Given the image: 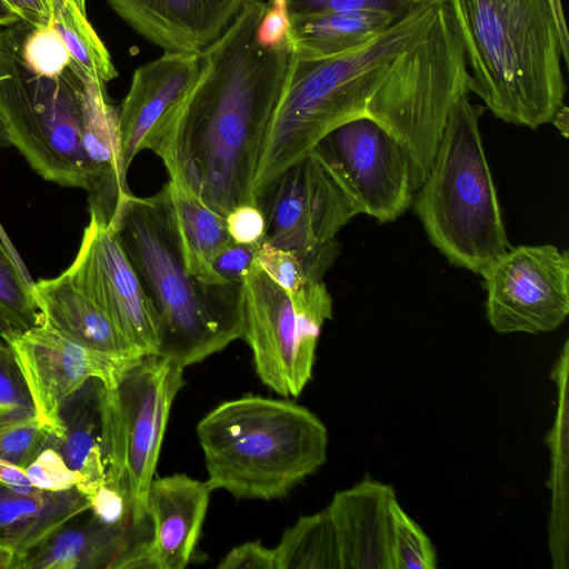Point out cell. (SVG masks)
Instances as JSON below:
<instances>
[{"mask_svg": "<svg viewBox=\"0 0 569 569\" xmlns=\"http://www.w3.org/2000/svg\"><path fill=\"white\" fill-rule=\"evenodd\" d=\"M468 86L466 57L447 0H420L346 53L291 58L262 141L253 203L323 137L356 118L381 124L412 161L430 156L451 108L469 93Z\"/></svg>", "mask_w": 569, "mask_h": 569, "instance_id": "obj_1", "label": "cell"}, {"mask_svg": "<svg viewBox=\"0 0 569 569\" xmlns=\"http://www.w3.org/2000/svg\"><path fill=\"white\" fill-rule=\"evenodd\" d=\"M266 7L262 0L248 1L200 52L197 79L144 144L162 160L169 179L224 217L253 203L262 141L292 58L288 43L268 49L257 42Z\"/></svg>", "mask_w": 569, "mask_h": 569, "instance_id": "obj_2", "label": "cell"}, {"mask_svg": "<svg viewBox=\"0 0 569 569\" xmlns=\"http://www.w3.org/2000/svg\"><path fill=\"white\" fill-rule=\"evenodd\" d=\"M469 71V92L492 114L537 129L565 104L569 36L551 0H447Z\"/></svg>", "mask_w": 569, "mask_h": 569, "instance_id": "obj_3", "label": "cell"}, {"mask_svg": "<svg viewBox=\"0 0 569 569\" xmlns=\"http://www.w3.org/2000/svg\"><path fill=\"white\" fill-rule=\"evenodd\" d=\"M108 223L158 312L159 356L186 368L242 338L241 284H203L186 270L160 191L127 194Z\"/></svg>", "mask_w": 569, "mask_h": 569, "instance_id": "obj_4", "label": "cell"}, {"mask_svg": "<svg viewBox=\"0 0 569 569\" xmlns=\"http://www.w3.org/2000/svg\"><path fill=\"white\" fill-rule=\"evenodd\" d=\"M196 430L206 482L238 499L283 498L327 460L326 426L289 399L248 395L228 400Z\"/></svg>", "mask_w": 569, "mask_h": 569, "instance_id": "obj_5", "label": "cell"}, {"mask_svg": "<svg viewBox=\"0 0 569 569\" xmlns=\"http://www.w3.org/2000/svg\"><path fill=\"white\" fill-rule=\"evenodd\" d=\"M482 111L468 94L456 101L412 200L429 241L476 274L511 247L482 146Z\"/></svg>", "mask_w": 569, "mask_h": 569, "instance_id": "obj_6", "label": "cell"}, {"mask_svg": "<svg viewBox=\"0 0 569 569\" xmlns=\"http://www.w3.org/2000/svg\"><path fill=\"white\" fill-rule=\"evenodd\" d=\"M28 24L0 29V119L11 147L40 177L90 194L97 176L82 142L84 73L73 61L58 74L33 69L22 48Z\"/></svg>", "mask_w": 569, "mask_h": 569, "instance_id": "obj_7", "label": "cell"}, {"mask_svg": "<svg viewBox=\"0 0 569 569\" xmlns=\"http://www.w3.org/2000/svg\"><path fill=\"white\" fill-rule=\"evenodd\" d=\"M183 367L159 355L137 358L99 393L106 485L126 499L131 527L148 523L146 499Z\"/></svg>", "mask_w": 569, "mask_h": 569, "instance_id": "obj_8", "label": "cell"}, {"mask_svg": "<svg viewBox=\"0 0 569 569\" xmlns=\"http://www.w3.org/2000/svg\"><path fill=\"white\" fill-rule=\"evenodd\" d=\"M243 335L261 382L298 397L312 377L316 350L332 299L322 280L290 296L252 262L241 284Z\"/></svg>", "mask_w": 569, "mask_h": 569, "instance_id": "obj_9", "label": "cell"}, {"mask_svg": "<svg viewBox=\"0 0 569 569\" xmlns=\"http://www.w3.org/2000/svg\"><path fill=\"white\" fill-rule=\"evenodd\" d=\"M256 206L266 219L264 240L295 253L312 280H322L339 253L338 232L360 214L316 148L282 171Z\"/></svg>", "mask_w": 569, "mask_h": 569, "instance_id": "obj_10", "label": "cell"}, {"mask_svg": "<svg viewBox=\"0 0 569 569\" xmlns=\"http://www.w3.org/2000/svg\"><path fill=\"white\" fill-rule=\"evenodd\" d=\"M499 333L556 330L569 315V257L553 244L510 247L480 273Z\"/></svg>", "mask_w": 569, "mask_h": 569, "instance_id": "obj_11", "label": "cell"}, {"mask_svg": "<svg viewBox=\"0 0 569 569\" xmlns=\"http://www.w3.org/2000/svg\"><path fill=\"white\" fill-rule=\"evenodd\" d=\"M365 213L385 223L412 203L411 162L399 141L369 117L349 120L315 147Z\"/></svg>", "mask_w": 569, "mask_h": 569, "instance_id": "obj_12", "label": "cell"}, {"mask_svg": "<svg viewBox=\"0 0 569 569\" xmlns=\"http://www.w3.org/2000/svg\"><path fill=\"white\" fill-rule=\"evenodd\" d=\"M89 212L77 256L64 272L139 355H158L160 321L156 307L107 219L96 209Z\"/></svg>", "mask_w": 569, "mask_h": 569, "instance_id": "obj_13", "label": "cell"}, {"mask_svg": "<svg viewBox=\"0 0 569 569\" xmlns=\"http://www.w3.org/2000/svg\"><path fill=\"white\" fill-rule=\"evenodd\" d=\"M0 337L12 349L36 415L52 437L49 446L60 441L64 435L60 408L71 393L92 378L99 379L106 387L114 385L136 360L89 348L43 318L39 325L23 332Z\"/></svg>", "mask_w": 569, "mask_h": 569, "instance_id": "obj_14", "label": "cell"}, {"mask_svg": "<svg viewBox=\"0 0 569 569\" xmlns=\"http://www.w3.org/2000/svg\"><path fill=\"white\" fill-rule=\"evenodd\" d=\"M250 0H107L137 33L164 52L200 53Z\"/></svg>", "mask_w": 569, "mask_h": 569, "instance_id": "obj_15", "label": "cell"}, {"mask_svg": "<svg viewBox=\"0 0 569 569\" xmlns=\"http://www.w3.org/2000/svg\"><path fill=\"white\" fill-rule=\"evenodd\" d=\"M211 489L184 473L153 478L146 499L147 569H183L199 541Z\"/></svg>", "mask_w": 569, "mask_h": 569, "instance_id": "obj_16", "label": "cell"}, {"mask_svg": "<svg viewBox=\"0 0 569 569\" xmlns=\"http://www.w3.org/2000/svg\"><path fill=\"white\" fill-rule=\"evenodd\" d=\"M396 501L391 486L368 478L333 496L326 509L336 528L341 569H393Z\"/></svg>", "mask_w": 569, "mask_h": 569, "instance_id": "obj_17", "label": "cell"}, {"mask_svg": "<svg viewBox=\"0 0 569 569\" xmlns=\"http://www.w3.org/2000/svg\"><path fill=\"white\" fill-rule=\"evenodd\" d=\"M200 53L164 52L133 72L119 111L122 160L128 171L144 150L147 137L164 113L194 82Z\"/></svg>", "mask_w": 569, "mask_h": 569, "instance_id": "obj_18", "label": "cell"}, {"mask_svg": "<svg viewBox=\"0 0 569 569\" xmlns=\"http://www.w3.org/2000/svg\"><path fill=\"white\" fill-rule=\"evenodd\" d=\"M82 142L97 176L89 208L109 220L122 198L131 193L123 166L119 111L110 102L106 83L83 74Z\"/></svg>", "mask_w": 569, "mask_h": 569, "instance_id": "obj_19", "label": "cell"}, {"mask_svg": "<svg viewBox=\"0 0 569 569\" xmlns=\"http://www.w3.org/2000/svg\"><path fill=\"white\" fill-rule=\"evenodd\" d=\"M89 509L88 498L77 488L20 493L0 483V551L10 556V569Z\"/></svg>", "mask_w": 569, "mask_h": 569, "instance_id": "obj_20", "label": "cell"}, {"mask_svg": "<svg viewBox=\"0 0 569 569\" xmlns=\"http://www.w3.org/2000/svg\"><path fill=\"white\" fill-rule=\"evenodd\" d=\"M160 193L186 270L203 284L229 283L212 266L216 257L233 242L226 217L178 181L169 179Z\"/></svg>", "mask_w": 569, "mask_h": 569, "instance_id": "obj_21", "label": "cell"}, {"mask_svg": "<svg viewBox=\"0 0 569 569\" xmlns=\"http://www.w3.org/2000/svg\"><path fill=\"white\" fill-rule=\"evenodd\" d=\"M32 291L42 318L94 350L124 359L141 357L109 317L63 271L33 281Z\"/></svg>", "mask_w": 569, "mask_h": 569, "instance_id": "obj_22", "label": "cell"}, {"mask_svg": "<svg viewBox=\"0 0 569 569\" xmlns=\"http://www.w3.org/2000/svg\"><path fill=\"white\" fill-rule=\"evenodd\" d=\"M80 516L22 557L16 569H113L130 542L131 526H108L90 510L88 518L79 521Z\"/></svg>", "mask_w": 569, "mask_h": 569, "instance_id": "obj_23", "label": "cell"}, {"mask_svg": "<svg viewBox=\"0 0 569 569\" xmlns=\"http://www.w3.org/2000/svg\"><path fill=\"white\" fill-rule=\"evenodd\" d=\"M397 19L382 11L332 12L291 19L288 46L292 58L318 60L357 49Z\"/></svg>", "mask_w": 569, "mask_h": 569, "instance_id": "obj_24", "label": "cell"}, {"mask_svg": "<svg viewBox=\"0 0 569 569\" xmlns=\"http://www.w3.org/2000/svg\"><path fill=\"white\" fill-rule=\"evenodd\" d=\"M102 382L92 378L71 393L61 405L64 435L52 446L84 482L77 489L86 497L106 482L101 448L99 393Z\"/></svg>", "mask_w": 569, "mask_h": 569, "instance_id": "obj_25", "label": "cell"}, {"mask_svg": "<svg viewBox=\"0 0 569 569\" xmlns=\"http://www.w3.org/2000/svg\"><path fill=\"white\" fill-rule=\"evenodd\" d=\"M568 342L558 358L552 379L558 387V410L553 428L548 435L551 470L550 490L552 511L550 517V552L555 567L566 568L567 563V425H568Z\"/></svg>", "mask_w": 569, "mask_h": 569, "instance_id": "obj_26", "label": "cell"}, {"mask_svg": "<svg viewBox=\"0 0 569 569\" xmlns=\"http://www.w3.org/2000/svg\"><path fill=\"white\" fill-rule=\"evenodd\" d=\"M278 569H341L335 525L327 509L301 516L274 548Z\"/></svg>", "mask_w": 569, "mask_h": 569, "instance_id": "obj_27", "label": "cell"}, {"mask_svg": "<svg viewBox=\"0 0 569 569\" xmlns=\"http://www.w3.org/2000/svg\"><path fill=\"white\" fill-rule=\"evenodd\" d=\"M51 24L71 60L89 78L107 83L118 77L109 50L74 0H53Z\"/></svg>", "mask_w": 569, "mask_h": 569, "instance_id": "obj_28", "label": "cell"}, {"mask_svg": "<svg viewBox=\"0 0 569 569\" xmlns=\"http://www.w3.org/2000/svg\"><path fill=\"white\" fill-rule=\"evenodd\" d=\"M32 283L0 240V335L23 332L42 321Z\"/></svg>", "mask_w": 569, "mask_h": 569, "instance_id": "obj_29", "label": "cell"}, {"mask_svg": "<svg viewBox=\"0 0 569 569\" xmlns=\"http://www.w3.org/2000/svg\"><path fill=\"white\" fill-rule=\"evenodd\" d=\"M34 409L0 407V459L26 468L51 441Z\"/></svg>", "mask_w": 569, "mask_h": 569, "instance_id": "obj_30", "label": "cell"}, {"mask_svg": "<svg viewBox=\"0 0 569 569\" xmlns=\"http://www.w3.org/2000/svg\"><path fill=\"white\" fill-rule=\"evenodd\" d=\"M393 513V569H433L435 547L422 528L396 501Z\"/></svg>", "mask_w": 569, "mask_h": 569, "instance_id": "obj_31", "label": "cell"}, {"mask_svg": "<svg viewBox=\"0 0 569 569\" xmlns=\"http://www.w3.org/2000/svg\"><path fill=\"white\" fill-rule=\"evenodd\" d=\"M22 48L29 64L42 73H61L72 62L61 37L52 24L48 27L28 24Z\"/></svg>", "mask_w": 569, "mask_h": 569, "instance_id": "obj_32", "label": "cell"}, {"mask_svg": "<svg viewBox=\"0 0 569 569\" xmlns=\"http://www.w3.org/2000/svg\"><path fill=\"white\" fill-rule=\"evenodd\" d=\"M254 260L262 271L290 296L303 290L312 280L299 258L266 240L257 246Z\"/></svg>", "mask_w": 569, "mask_h": 569, "instance_id": "obj_33", "label": "cell"}, {"mask_svg": "<svg viewBox=\"0 0 569 569\" xmlns=\"http://www.w3.org/2000/svg\"><path fill=\"white\" fill-rule=\"evenodd\" d=\"M290 19L332 12L371 10L401 18L420 0H284Z\"/></svg>", "mask_w": 569, "mask_h": 569, "instance_id": "obj_34", "label": "cell"}, {"mask_svg": "<svg viewBox=\"0 0 569 569\" xmlns=\"http://www.w3.org/2000/svg\"><path fill=\"white\" fill-rule=\"evenodd\" d=\"M32 486L38 490L61 492L78 488L83 476L68 466L62 455L53 447H46L24 468Z\"/></svg>", "mask_w": 569, "mask_h": 569, "instance_id": "obj_35", "label": "cell"}, {"mask_svg": "<svg viewBox=\"0 0 569 569\" xmlns=\"http://www.w3.org/2000/svg\"><path fill=\"white\" fill-rule=\"evenodd\" d=\"M32 408L33 402L14 353L0 337V407Z\"/></svg>", "mask_w": 569, "mask_h": 569, "instance_id": "obj_36", "label": "cell"}, {"mask_svg": "<svg viewBox=\"0 0 569 569\" xmlns=\"http://www.w3.org/2000/svg\"><path fill=\"white\" fill-rule=\"evenodd\" d=\"M227 230L233 242L257 246L264 240L266 219L261 209L253 203L234 207L226 216Z\"/></svg>", "mask_w": 569, "mask_h": 569, "instance_id": "obj_37", "label": "cell"}, {"mask_svg": "<svg viewBox=\"0 0 569 569\" xmlns=\"http://www.w3.org/2000/svg\"><path fill=\"white\" fill-rule=\"evenodd\" d=\"M90 512L101 522L112 527H130V509L123 496L106 482L88 497Z\"/></svg>", "mask_w": 569, "mask_h": 569, "instance_id": "obj_38", "label": "cell"}, {"mask_svg": "<svg viewBox=\"0 0 569 569\" xmlns=\"http://www.w3.org/2000/svg\"><path fill=\"white\" fill-rule=\"evenodd\" d=\"M290 16L284 0H269L256 37L262 48H279L288 43Z\"/></svg>", "mask_w": 569, "mask_h": 569, "instance_id": "obj_39", "label": "cell"}, {"mask_svg": "<svg viewBox=\"0 0 569 569\" xmlns=\"http://www.w3.org/2000/svg\"><path fill=\"white\" fill-rule=\"evenodd\" d=\"M219 569H278L274 548L260 541H247L232 548L220 560Z\"/></svg>", "mask_w": 569, "mask_h": 569, "instance_id": "obj_40", "label": "cell"}, {"mask_svg": "<svg viewBox=\"0 0 569 569\" xmlns=\"http://www.w3.org/2000/svg\"><path fill=\"white\" fill-rule=\"evenodd\" d=\"M257 246L232 242L216 257L212 263L213 269L224 281L242 284L244 276L254 261Z\"/></svg>", "mask_w": 569, "mask_h": 569, "instance_id": "obj_41", "label": "cell"}, {"mask_svg": "<svg viewBox=\"0 0 569 569\" xmlns=\"http://www.w3.org/2000/svg\"><path fill=\"white\" fill-rule=\"evenodd\" d=\"M21 20L33 27L51 26L53 0H7ZM87 10L86 0H74Z\"/></svg>", "mask_w": 569, "mask_h": 569, "instance_id": "obj_42", "label": "cell"}, {"mask_svg": "<svg viewBox=\"0 0 569 569\" xmlns=\"http://www.w3.org/2000/svg\"><path fill=\"white\" fill-rule=\"evenodd\" d=\"M0 483L20 493L38 490L32 486L24 468L3 459H0Z\"/></svg>", "mask_w": 569, "mask_h": 569, "instance_id": "obj_43", "label": "cell"}, {"mask_svg": "<svg viewBox=\"0 0 569 569\" xmlns=\"http://www.w3.org/2000/svg\"><path fill=\"white\" fill-rule=\"evenodd\" d=\"M3 147H11V143H10L7 130L4 128V124H3L2 120L0 119V149L3 148ZM0 240L3 243V246L6 247V249L9 252V254L13 258L16 263L22 270L28 271L26 266H24V263H23V261L21 260L18 251L16 250V248L13 247L11 240L7 236L6 231L3 230L1 223H0Z\"/></svg>", "mask_w": 569, "mask_h": 569, "instance_id": "obj_44", "label": "cell"}, {"mask_svg": "<svg viewBox=\"0 0 569 569\" xmlns=\"http://www.w3.org/2000/svg\"><path fill=\"white\" fill-rule=\"evenodd\" d=\"M18 12L7 0H0V27H9L20 21Z\"/></svg>", "mask_w": 569, "mask_h": 569, "instance_id": "obj_45", "label": "cell"}, {"mask_svg": "<svg viewBox=\"0 0 569 569\" xmlns=\"http://www.w3.org/2000/svg\"><path fill=\"white\" fill-rule=\"evenodd\" d=\"M550 123H553L559 131L567 137L568 131V108L563 104L553 116Z\"/></svg>", "mask_w": 569, "mask_h": 569, "instance_id": "obj_46", "label": "cell"}, {"mask_svg": "<svg viewBox=\"0 0 569 569\" xmlns=\"http://www.w3.org/2000/svg\"><path fill=\"white\" fill-rule=\"evenodd\" d=\"M11 558L8 553L0 551V568L9 569Z\"/></svg>", "mask_w": 569, "mask_h": 569, "instance_id": "obj_47", "label": "cell"}]
</instances>
